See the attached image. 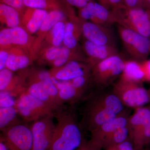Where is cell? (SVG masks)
<instances>
[{"mask_svg": "<svg viewBox=\"0 0 150 150\" xmlns=\"http://www.w3.org/2000/svg\"><path fill=\"white\" fill-rule=\"evenodd\" d=\"M92 93L84 105L80 122L90 132L123 112L124 106L112 92Z\"/></svg>", "mask_w": 150, "mask_h": 150, "instance_id": "6da1fadb", "label": "cell"}, {"mask_svg": "<svg viewBox=\"0 0 150 150\" xmlns=\"http://www.w3.org/2000/svg\"><path fill=\"white\" fill-rule=\"evenodd\" d=\"M54 116L57 123L48 150H76L84 140L76 113L65 106L56 111Z\"/></svg>", "mask_w": 150, "mask_h": 150, "instance_id": "7a4b0ae2", "label": "cell"}, {"mask_svg": "<svg viewBox=\"0 0 150 150\" xmlns=\"http://www.w3.org/2000/svg\"><path fill=\"white\" fill-rule=\"evenodd\" d=\"M115 23L150 38V12L143 8H130L124 4L111 10Z\"/></svg>", "mask_w": 150, "mask_h": 150, "instance_id": "3957f363", "label": "cell"}, {"mask_svg": "<svg viewBox=\"0 0 150 150\" xmlns=\"http://www.w3.org/2000/svg\"><path fill=\"white\" fill-rule=\"evenodd\" d=\"M129 139L135 150H142L150 142V109L141 107L129 117Z\"/></svg>", "mask_w": 150, "mask_h": 150, "instance_id": "277c9868", "label": "cell"}, {"mask_svg": "<svg viewBox=\"0 0 150 150\" xmlns=\"http://www.w3.org/2000/svg\"><path fill=\"white\" fill-rule=\"evenodd\" d=\"M112 93L124 106L137 108L142 107L150 100V96L140 83L119 78L113 86Z\"/></svg>", "mask_w": 150, "mask_h": 150, "instance_id": "5b68a950", "label": "cell"}, {"mask_svg": "<svg viewBox=\"0 0 150 150\" xmlns=\"http://www.w3.org/2000/svg\"><path fill=\"white\" fill-rule=\"evenodd\" d=\"M126 61L118 54L110 56L92 68L91 79L99 87L107 86L120 76Z\"/></svg>", "mask_w": 150, "mask_h": 150, "instance_id": "8992f818", "label": "cell"}, {"mask_svg": "<svg viewBox=\"0 0 150 150\" xmlns=\"http://www.w3.org/2000/svg\"><path fill=\"white\" fill-rule=\"evenodd\" d=\"M15 107L18 115L25 122H33L46 115H55L56 111L26 92L16 98Z\"/></svg>", "mask_w": 150, "mask_h": 150, "instance_id": "52a82bcc", "label": "cell"}, {"mask_svg": "<svg viewBox=\"0 0 150 150\" xmlns=\"http://www.w3.org/2000/svg\"><path fill=\"white\" fill-rule=\"evenodd\" d=\"M118 31L123 47L133 60H146L150 50V38L118 25Z\"/></svg>", "mask_w": 150, "mask_h": 150, "instance_id": "ba28073f", "label": "cell"}, {"mask_svg": "<svg viewBox=\"0 0 150 150\" xmlns=\"http://www.w3.org/2000/svg\"><path fill=\"white\" fill-rule=\"evenodd\" d=\"M1 139L8 150H33V137L30 127L18 123L2 131Z\"/></svg>", "mask_w": 150, "mask_h": 150, "instance_id": "9c48e42d", "label": "cell"}, {"mask_svg": "<svg viewBox=\"0 0 150 150\" xmlns=\"http://www.w3.org/2000/svg\"><path fill=\"white\" fill-rule=\"evenodd\" d=\"M54 115H46L33 122V150H48L56 128Z\"/></svg>", "mask_w": 150, "mask_h": 150, "instance_id": "30bf717a", "label": "cell"}, {"mask_svg": "<svg viewBox=\"0 0 150 150\" xmlns=\"http://www.w3.org/2000/svg\"><path fill=\"white\" fill-rule=\"evenodd\" d=\"M82 33L86 40L98 45L116 47L114 33L109 26L81 20Z\"/></svg>", "mask_w": 150, "mask_h": 150, "instance_id": "8fae6325", "label": "cell"}, {"mask_svg": "<svg viewBox=\"0 0 150 150\" xmlns=\"http://www.w3.org/2000/svg\"><path fill=\"white\" fill-rule=\"evenodd\" d=\"M79 17L83 21H90L96 24L109 26L115 23L111 10L100 4L91 0L83 7L79 9Z\"/></svg>", "mask_w": 150, "mask_h": 150, "instance_id": "7c38bea8", "label": "cell"}, {"mask_svg": "<svg viewBox=\"0 0 150 150\" xmlns=\"http://www.w3.org/2000/svg\"><path fill=\"white\" fill-rule=\"evenodd\" d=\"M129 117L123 112L112 120L102 124L91 132V141L102 149L101 145L104 140L117 129L127 126Z\"/></svg>", "mask_w": 150, "mask_h": 150, "instance_id": "4fadbf2b", "label": "cell"}, {"mask_svg": "<svg viewBox=\"0 0 150 150\" xmlns=\"http://www.w3.org/2000/svg\"><path fill=\"white\" fill-rule=\"evenodd\" d=\"M91 70L88 64H84L77 60H72L60 68H54L50 73L52 78L56 80L69 81L89 73Z\"/></svg>", "mask_w": 150, "mask_h": 150, "instance_id": "5bb4252c", "label": "cell"}, {"mask_svg": "<svg viewBox=\"0 0 150 150\" xmlns=\"http://www.w3.org/2000/svg\"><path fill=\"white\" fill-rule=\"evenodd\" d=\"M83 47L88 56L87 63L91 69L105 59L118 54L115 46L98 45L87 40L84 42Z\"/></svg>", "mask_w": 150, "mask_h": 150, "instance_id": "9a60e30c", "label": "cell"}, {"mask_svg": "<svg viewBox=\"0 0 150 150\" xmlns=\"http://www.w3.org/2000/svg\"><path fill=\"white\" fill-rule=\"evenodd\" d=\"M29 40L27 31L20 26L6 28L0 32L1 50L8 48L13 46H25Z\"/></svg>", "mask_w": 150, "mask_h": 150, "instance_id": "2e32d148", "label": "cell"}, {"mask_svg": "<svg viewBox=\"0 0 150 150\" xmlns=\"http://www.w3.org/2000/svg\"><path fill=\"white\" fill-rule=\"evenodd\" d=\"M21 22L25 30L31 34L39 31L43 21L48 13L45 10L25 7L22 11Z\"/></svg>", "mask_w": 150, "mask_h": 150, "instance_id": "e0dca14e", "label": "cell"}, {"mask_svg": "<svg viewBox=\"0 0 150 150\" xmlns=\"http://www.w3.org/2000/svg\"><path fill=\"white\" fill-rule=\"evenodd\" d=\"M52 78L59 90V99L63 105L66 103L73 104L78 102L82 99L86 93L71 85L69 81L59 82V81Z\"/></svg>", "mask_w": 150, "mask_h": 150, "instance_id": "ac0fdd59", "label": "cell"}, {"mask_svg": "<svg viewBox=\"0 0 150 150\" xmlns=\"http://www.w3.org/2000/svg\"><path fill=\"white\" fill-rule=\"evenodd\" d=\"M25 92L48 104L56 111L65 106L61 107L56 104L40 81H28L26 82V88Z\"/></svg>", "mask_w": 150, "mask_h": 150, "instance_id": "d6986e66", "label": "cell"}, {"mask_svg": "<svg viewBox=\"0 0 150 150\" xmlns=\"http://www.w3.org/2000/svg\"><path fill=\"white\" fill-rule=\"evenodd\" d=\"M120 78L138 83L145 80L144 73L142 70L140 62L134 60H126L124 69Z\"/></svg>", "mask_w": 150, "mask_h": 150, "instance_id": "ffe728a7", "label": "cell"}, {"mask_svg": "<svg viewBox=\"0 0 150 150\" xmlns=\"http://www.w3.org/2000/svg\"><path fill=\"white\" fill-rule=\"evenodd\" d=\"M81 33V21L80 23L78 24L73 22H67L65 24L64 36L63 41L64 46L71 50L74 49L77 45L78 39Z\"/></svg>", "mask_w": 150, "mask_h": 150, "instance_id": "44dd1931", "label": "cell"}, {"mask_svg": "<svg viewBox=\"0 0 150 150\" xmlns=\"http://www.w3.org/2000/svg\"><path fill=\"white\" fill-rule=\"evenodd\" d=\"M0 21L7 28L18 26L20 22L19 12L13 7L1 3Z\"/></svg>", "mask_w": 150, "mask_h": 150, "instance_id": "7402d4cb", "label": "cell"}, {"mask_svg": "<svg viewBox=\"0 0 150 150\" xmlns=\"http://www.w3.org/2000/svg\"><path fill=\"white\" fill-rule=\"evenodd\" d=\"M15 106L0 108V129L1 131L22 122L18 119Z\"/></svg>", "mask_w": 150, "mask_h": 150, "instance_id": "603a6c76", "label": "cell"}, {"mask_svg": "<svg viewBox=\"0 0 150 150\" xmlns=\"http://www.w3.org/2000/svg\"><path fill=\"white\" fill-rule=\"evenodd\" d=\"M30 62L29 57L25 54L18 51H13L9 53L6 68L13 72L17 71L26 68Z\"/></svg>", "mask_w": 150, "mask_h": 150, "instance_id": "cb8c5ba5", "label": "cell"}, {"mask_svg": "<svg viewBox=\"0 0 150 150\" xmlns=\"http://www.w3.org/2000/svg\"><path fill=\"white\" fill-rule=\"evenodd\" d=\"M26 7L45 10L49 12L56 9L64 10V4L61 0H24Z\"/></svg>", "mask_w": 150, "mask_h": 150, "instance_id": "d4e9b609", "label": "cell"}, {"mask_svg": "<svg viewBox=\"0 0 150 150\" xmlns=\"http://www.w3.org/2000/svg\"><path fill=\"white\" fill-rule=\"evenodd\" d=\"M66 18V14L63 10L56 9L50 11L43 21L38 32L41 33H47L56 23L59 22L64 21Z\"/></svg>", "mask_w": 150, "mask_h": 150, "instance_id": "484cf974", "label": "cell"}, {"mask_svg": "<svg viewBox=\"0 0 150 150\" xmlns=\"http://www.w3.org/2000/svg\"><path fill=\"white\" fill-rule=\"evenodd\" d=\"M129 139V131L126 126L117 129L107 137L103 142L101 148L105 149Z\"/></svg>", "mask_w": 150, "mask_h": 150, "instance_id": "4316f807", "label": "cell"}, {"mask_svg": "<svg viewBox=\"0 0 150 150\" xmlns=\"http://www.w3.org/2000/svg\"><path fill=\"white\" fill-rule=\"evenodd\" d=\"M65 24L64 21L56 23L50 30L51 41L53 46H61L64 41Z\"/></svg>", "mask_w": 150, "mask_h": 150, "instance_id": "83f0119b", "label": "cell"}, {"mask_svg": "<svg viewBox=\"0 0 150 150\" xmlns=\"http://www.w3.org/2000/svg\"><path fill=\"white\" fill-rule=\"evenodd\" d=\"M71 49L65 46H63L61 53L59 56L51 63L54 68H58L64 66L69 62V60L71 56Z\"/></svg>", "mask_w": 150, "mask_h": 150, "instance_id": "f1b7e54d", "label": "cell"}, {"mask_svg": "<svg viewBox=\"0 0 150 150\" xmlns=\"http://www.w3.org/2000/svg\"><path fill=\"white\" fill-rule=\"evenodd\" d=\"M13 72L7 68L0 70V91H6L14 76Z\"/></svg>", "mask_w": 150, "mask_h": 150, "instance_id": "f546056e", "label": "cell"}, {"mask_svg": "<svg viewBox=\"0 0 150 150\" xmlns=\"http://www.w3.org/2000/svg\"><path fill=\"white\" fill-rule=\"evenodd\" d=\"M63 46H53L50 47L45 52L44 58L47 62L52 63L59 56Z\"/></svg>", "mask_w": 150, "mask_h": 150, "instance_id": "4dcf8cb0", "label": "cell"}, {"mask_svg": "<svg viewBox=\"0 0 150 150\" xmlns=\"http://www.w3.org/2000/svg\"><path fill=\"white\" fill-rule=\"evenodd\" d=\"M8 93L0 92V108L15 106L16 100Z\"/></svg>", "mask_w": 150, "mask_h": 150, "instance_id": "1f68e13d", "label": "cell"}, {"mask_svg": "<svg viewBox=\"0 0 150 150\" xmlns=\"http://www.w3.org/2000/svg\"><path fill=\"white\" fill-rule=\"evenodd\" d=\"M23 1L24 0H1V3L13 7L21 13L26 7Z\"/></svg>", "mask_w": 150, "mask_h": 150, "instance_id": "d6a6232c", "label": "cell"}, {"mask_svg": "<svg viewBox=\"0 0 150 150\" xmlns=\"http://www.w3.org/2000/svg\"><path fill=\"white\" fill-rule=\"evenodd\" d=\"M104 150H135L129 140L118 144L111 146Z\"/></svg>", "mask_w": 150, "mask_h": 150, "instance_id": "836d02e7", "label": "cell"}, {"mask_svg": "<svg viewBox=\"0 0 150 150\" xmlns=\"http://www.w3.org/2000/svg\"><path fill=\"white\" fill-rule=\"evenodd\" d=\"M97 146L93 144L90 140H84L80 146L76 150H101Z\"/></svg>", "mask_w": 150, "mask_h": 150, "instance_id": "e575fe53", "label": "cell"}, {"mask_svg": "<svg viewBox=\"0 0 150 150\" xmlns=\"http://www.w3.org/2000/svg\"><path fill=\"white\" fill-rule=\"evenodd\" d=\"M68 5L82 8L91 0H64Z\"/></svg>", "mask_w": 150, "mask_h": 150, "instance_id": "d590c367", "label": "cell"}, {"mask_svg": "<svg viewBox=\"0 0 150 150\" xmlns=\"http://www.w3.org/2000/svg\"><path fill=\"white\" fill-rule=\"evenodd\" d=\"M142 70L145 76V80L150 81V60L140 62Z\"/></svg>", "mask_w": 150, "mask_h": 150, "instance_id": "8d00e7d4", "label": "cell"}, {"mask_svg": "<svg viewBox=\"0 0 150 150\" xmlns=\"http://www.w3.org/2000/svg\"><path fill=\"white\" fill-rule=\"evenodd\" d=\"M9 53L5 50H1L0 51V70L5 69L6 63L8 59Z\"/></svg>", "mask_w": 150, "mask_h": 150, "instance_id": "74e56055", "label": "cell"}, {"mask_svg": "<svg viewBox=\"0 0 150 150\" xmlns=\"http://www.w3.org/2000/svg\"><path fill=\"white\" fill-rule=\"evenodd\" d=\"M123 4L130 8H143L142 0H123Z\"/></svg>", "mask_w": 150, "mask_h": 150, "instance_id": "f35d334b", "label": "cell"}, {"mask_svg": "<svg viewBox=\"0 0 150 150\" xmlns=\"http://www.w3.org/2000/svg\"><path fill=\"white\" fill-rule=\"evenodd\" d=\"M122 4H123V0H105V7L109 10Z\"/></svg>", "mask_w": 150, "mask_h": 150, "instance_id": "ab89813d", "label": "cell"}, {"mask_svg": "<svg viewBox=\"0 0 150 150\" xmlns=\"http://www.w3.org/2000/svg\"><path fill=\"white\" fill-rule=\"evenodd\" d=\"M142 4L143 8L150 10V0H142Z\"/></svg>", "mask_w": 150, "mask_h": 150, "instance_id": "60d3db41", "label": "cell"}, {"mask_svg": "<svg viewBox=\"0 0 150 150\" xmlns=\"http://www.w3.org/2000/svg\"><path fill=\"white\" fill-rule=\"evenodd\" d=\"M0 150H8L2 140L1 139L0 141Z\"/></svg>", "mask_w": 150, "mask_h": 150, "instance_id": "b9f144b4", "label": "cell"}, {"mask_svg": "<svg viewBox=\"0 0 150 150\" xmlns=\"http://www.w3.org/2000/svg\"><path fill=\"white\" fill-rule=\"evenodd\" d=\"M97 2L105 7V0H97Z\"/></svg>", "mask_w": 150, "mask_h": 150, "instance_id": "7bdbcfd3", "label": "cell"}, {"mask_svg": "<svg viewBox=\"0 0 150 150\" xmlns=\"http://www.w3.org/2000/svg\"></svg>", "mask_w": 150, "mask_h": 150, "instance_id": "ee69618b", "label": "cell"}]
</instances>
